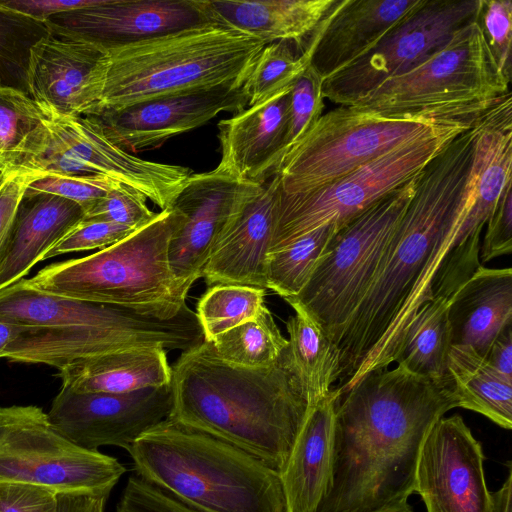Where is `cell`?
I'll list each match as a JSON object with an SVG mask.
<instances>
[{
	"instance_id": "obj_11",
	"label": "cell",
	"mask_w": 512,
	"mask_h": 512,
	"mask_svg": "<svg viewBox=\"0 0 512 512\" xmlns=\"http://www.w3.org/2000/svg\"><path fill=\"white\" fill-rule=\"evenodd\" d=\"M480 117L447 123L429 134L397 146L319 189L288 195L280 191L279 185L269 253L317 228L339 225L356 216L421 172L448 143Z\"/></svg>"
},
{
	"instance_id": "obj_24",
	"label": "cell",
	"mask_w": 512,
	"mask_h": 512,
	"mask_svg": "<svg viewBox=\"0 0 512 512\" xmlns=\"http://www.w3.org/2000/svg\"><path fill=\"white\" fill-rule=\"evenodd\" d=\"M476 199L458 231L453 251L471 258L480 251V236L501 195L512 183L511 93L488 110L482 118L476 140Z\"/></svg>"
},
{
	"instance_id": "obj_42",
	"label": "cell",
	"mask_w": 512,
	"mask_h": 512,
	"mask_svg": "<svg viewBox=\"0 0 512 512\" xmlns=\"http://www.w3.org/2000/svg\"><path fill=\"white\" fill-rule=\"evenodd\" d=\"M136 230L100 220H82L43 257V260L78 251L104 249L129 236Z\"/></svg>"
},
{
	"instance_id": "obj_22",
	"label": "cell",
	"mask_w": 512,
	"mask_h": 512,
	"mask_svg": "<svg viewBox=\"0 0 512 512\" xmlns=\"http://www.w3.org/2000/svg\"><path fill=\"white\" fill-rule=\"evenodd\" d=\"M425 0H336L304 45L323 81L350 64Z\"/></svg>"
},
{
	"instance_id": "obj_35",
	"label": "cell",
	"mask_w": 512,
	"mask_h": 512,
	"mask_svg": "<svg viewBox=\"0 0 512 512\" xmlns=\"http://www.w3.org/2000/svg\"><path fill=\"white\" fill-rule=\"evenodd\" d=\"M216 355L225 363L247 369L273 365L288 346L270 310L260 314L211 341Z\"/></svg>"
},
{
	"instance_id": "obj_14",
	"label": "cell",
	"mask_w": 512,
	"mask_h": 512,
	"mask_svg": "<svg viewBox=\"0 0 512 512\" xmlns=\"http://www.w3.org/2000/svg\"><path fill=\"white\" fill-rule=\"evenodd\" d=\"M480 0H425L359 58L321 83L323 98L352 105L440 50L474 21Z\"/></svg>"
},
{
	"instance_id": "obj_37",
	"label": "cell",
	"mask_w": 512,
	"mask_h": 512,
	"mask_svg": "<svg viewBox=\"0 0 512 512\" xmlns=\"http://www.w3.org/2000/svg\"><path fill=\"white\" fill-rule=\"evenodd\" d=\"M308 65L309 56L295 43L276 41L266 44L241 87L247 106L291 88Z\"/></svg>"
},
{
	"instance_id": "obj_45",
	"label": "cell",
	"mask_w": 512,
	"mask_h": 512,
	"mask_svg": "<svg viewBox=\"0 0 512 512\" xmlns=\"http://www.w3.org/2000/svg\"><path fill=\"white\" fill-rule=\"evenodd\" d=\"M0 512H58V494L22 483H0Z\"/></svg>"
},
{
	"instance_id": "obj_1",
	"label": "cell",
	"mask_w": 512,
	"mask_h": 512,
	"mask_svg": "<svg viewBox=\"0 0 512 512\" xmlns=\"http://www.w3.org/2000/svg\"><path fill=\"white\" fill-rule=\"evenodd\" d=\"M482 116L419 173L414 195L364 296L335 342L337 388L396 363L408 329L430 301L445 296L453 242L476 199L475 145Z\"/></svg>"
},
{
	"instance_id": "obj_38",
	"label": "cell",
	"mask_w": 512,
	"mask_h": 512,
	"mask_svg": "<svg viewBox=\"0 0 512 512\" xmlns=\"http://www.w3.org/2000/svg\"><path fill=\"white\" fill-rule=\"evenodd\" d=\"M117 183L119 182L101 175L40 172L28 184L24 197L40 194L59 196L77 203L85 213Z\"/></svg>"
},
{
	"instance_id": "obj_8",
	"label": "cell",
	"mask_w": 512,
	"mask_h": 512,
	"mask_svg": "<svg viewBox=\"0 0 512 512\" xmlns=\"http://www.w3.org/2000/svg\"><path fill=\"white\" fill-rule=\"evenodd\" d=\"M510 82L474 20L421 64L352 106L389 118H471L510 94Z\"/></svg>"
},
{
	"instance_id": "obj_40",
	"label": "cell",
	"mask_w": 512,
	"mask_h": 512,
	"mask_svg": "<svg viewBox=\"0 0 512 512\" xmlns=\"http://www.w3.org/2000/svg\"><path fill=\"white\" fill-rule=\"evenodd\" d=\"M321 83L316 72L308 65L293 84L290 91L285 153L323 114Z\"/></svg>"
},
{
	"instance_id": "obj_30",
	"label": "cell",
	"mask_w": 512,
	"mask_h": 512,
	"mask_svg": "<svg viewBox=\"0 0 512 512\" xmlns=\"http://www.w3.org/2000/svg\"><path fill=\"white\" fill-rule=\"evenodd\" d=\"M448 370L461 408L480 413L498 426L511 429V379L494 369L484 356L466 345L452 344Z\"/></svg>"
},
{
	"instance_id": "obj_4",
	"label": "cell",
	"mask_w": 512,
	"mask_h": 512,
	"mask_svg": "<svg viewBox=\"0 0 512 512\" xmlns=\"http://www.w3.org/2000/svg\"><path fill=\"white\" fill-rule=\"evenodd\" d=\"M0 321L20 327L1 358L61 368L136 347L186 351L204 341L187 304L171 319L130 307L67 298L18 282L0 290Z\"/></svg>"
},
{
	"instance_id": "obj_46",
	"label": "cell",
	"mask_w": 512,
	"mask_h": 512,
	"mask_svg": "<svg viewBox=\"0 0 512 512\" xmlns=\"http://www.w3.org/2000/svg\"><path fill=\"white\" fill-rule=\"evenodd\" d=\"M104 0H0V13L40 23L50 17L101 5Z\"/></svg>"
},
{
	"instance_id": "obj_12",
	"label": "cell",
	"mask_w": 512,
	"mask_h": 512,
	"mask_svg": "<svg viewBox=\"0 0 512 512\" xmlns=\"http://www.w3.org/2000/svg\"><path fill=\"white\" fill-rule=\"evenodd\" d=\"M125 472L118 459L70 441L42 408L0 406V483L109 496Z\"/></svg>"
},
{
	"instance_id": "obj_49",
	"label": "cell",
	"mask_w": 512,
	"mask_h": 512,
	"mask_svg": "<svg viewBox=\"0 0 512 512\" xmlns=\"http://www.w3.org/2000/svg\"><path fill=\"white\" fill-rule=\"evenodd\" d=\"M109 496L71 492L58 494V512H104Z\"/></svg>"
},
{
	"instance_id": "obj_16",
	"label": "cell",
	"mask_w": 512,
	"mask_h": 512,
	"mask_svg": "<svg viewBox=\"0 0 512 512\" xmlns=\"http://www.w3.org/2000/svg\"><path fill=\"white\" fill-rule=\"evenodd\" d=\"M481 443L458 414L440 418L418 459L414 492L427 512H495Z\"/></svg>"
},
{
	"instance_id": "obj_53",
	"label": "cell",
	"mask_w": 512,
	"mask_h": 512,
	"mask_svg": "<svg viewBox=\"0 0 512 512\" xmlns=\"http://www.w3.org/2000/svg\"><path fill=\"white\" fill-rule=\"evenodd\" d=\"M374 512H414L408 502Z\"/></svg>"
},
{
	"instance_id": "obj_27",
	"label": "cell",
	"mask_w": 512,
	"mask_h": 512,
	"mask_svg": "<svg viewBox=\"0 0 512 512\" xmlns=\"http://www.w3.org/2000/svg\"><path fill=\"white\" fill-rule=\"evenodd\" d=\"M83 216L80 205L59 196L24 197L0 266V290L23 279Z\"/></svg>"
},
{
	"instance_id": "obj_5",
	"label": "cell",
	"mask_w": 512,
	"mask_h": 512,
	"mask_svg": "<svg viewBox=\"0 0 512 512\" xmlns=\"http://www.w3.org/2000/svg\"><path fill=\"white\" fill-rule=\"evenodd\" d=\"M266 44L237 29L207 22L105 47L95 116L165 96L241 88Z\"/></svg>"
},
{
	"instance_id": "obj_28",
	"label": "cell",
	"mask_w": 512,
	"mask_h": 512,
	"mask_svg": "<svg viewBox=\"0 0 512 512\" xmlns=\"http://www.w3.org/2000/svg\"><path fill=\"white\" fill-rule=\"evenodd\" d=\"M452 344L486 356L492 343L512 326V270L481 266L449 307Z\"/></svg>"
},
{
	"instance_id": "obj_15",
	"label": "cell",
	"mask_w": 512,
	"mask_h": 512,
	"mask_svg": "<svg viewBox=\"0 0 512 512\" xmlns=\"http://www.w3.org/2000/svg\"><path fill=\"white\" fill-rule=\"evenodd\" d=\"M172 408L170 384L129 393H78L61 386L47 414L64 436L86 450L117 446L127 451L168 419Z\"/></svg>"
},
{
	"instance_id": "obj_52",
	"label": "cell",
	"mask_w": 512,
	"mask_h": 512,
	"mask_svg": "<svg viewBox=\"0 0 512 512\" xmlns=\"http://www.w3.org/2000/svg\"><path fill=\"white\" fill-rule=\"evenodd\" d=\"M18 170L0 158V190Z\"/></svg>"
},
{
	"instance_id": "obj_6",
	"label": "cell",
	"mask_w": 512,
	"mask_h": 512,
	"mask_svg": "<svg viewBox=\"0 0 512 512\" xmlns=\"http://www.w3.org/2000/svg\"><path fill=\"white\" fill-rule=\"evenodd\" d=\"M127 452L135 474L197 512H285L277 471L171 418L144 433Z\"/></svg>"
},
{
	"instance_id": "obj_44",
	"label": "cell",
	"mask_w": 512,
	"mask_h": 512,
	"mask_svg": "<svg viewBox=\"0 0 512 512\" xmlns=\"http://www.w3.org/2000/svg\"><path fill=\"white\" fill-rule=\"evenodd\" d=\"M512 183L505 188L500 200L487 222V229L480 245L481 265L493 258L512 251Z\"/></svg>"
},
{
	"instance_id": "obj_54",
	"label": "cell",
	"mask_w": 512,
	"mask_h": 512,
	"mask_svg": "<svg viewBox=\"0 0 512 512\" xmlns=\"http://www.w3.org/2000/svg\"><path fill=\"white\" fill-rule=\"evenodd\" d=\"M0 14H2V13H0ZM5 41H6L5 26H4L2 19L0 18V54L2 53V51L4 49Z\"/></svg>"
},
{
	"instance_id": "obj_18",
	"label": "cell",
	"mask_w": 512,
	"mask_h": 512,
	"mask_svg": "<svg viewBox=\"0 0 512 512\" xmlns=\"http://www.w3.org/2000/svg\"><path fill=\"white\" fill-rule=\"evenodd\" d=\"M246 107L242 88L217 87L165 96L96 117L107 136L134 155L157 149L167 140L206 124L221 112L235 114Z\"/></svg>"
},
{
	"instance_id": "obj_23",
	"label": "cell",
	"mask_w": 512,
	"mask_h": 512,
	"mask_svg": "<svg viewBox=\"0 0 512 512\" xmlns=\"http://www.w3.org/2000/svg\"><path fill=\"white\" fill-rule=\"evenodd\" d=\"M291 88L218 122L217 172L238 183H262L275 175L285 153Z\"/></svg>"
},
{
	"instance_id": "obj_7",
	"label": "cell",
	"mask_w": 512,
	"mask_h": 512,
	"mask_svg": "<svg viewBox=\"0 0 512 512\" xmlns=\"http://www.w3.org/2000/svg\"><path fill=\"white\" fill-rule=\"evenodd\" d=\"M184 221L174 207L160 211L121 241L82 258L52 263L22 281L41 292L171 319L187 298L169 264L171 240Z\"/></svg>"
},
{
	"instance_id": "obj_41",
	"label": "cell",
	"mask_w": 512,
	"mask_h": 512,
	"mask_svg": "<svg viewBox=\"0 0 512 512\" xmlns=\"http://www.w3.org/2000/svg\"><path fill=\"white\" fill-rule=\"evenodd\" d=\"M475 21L482 30L499 69L511 81L512 2L480 0Z\"/></svg>"
},
{
	"instance_id": "obj_50",
	"label": "cell",
	"mask_w": 512,
	"mask_h": 512,
	"mask_svg": "<svg viewBox=\"0 0 512 512\" xmlns=\"http://www.w3.org/2000/svg\"><path fill=\"white\" fill-rule=\"evenodd\" d=\"M511 492H512V464L508 462V476L501 488L492 493L495 512H512L511 510Z\"/></svg>"
},
{
	"instance_id": "obj_48",
	"label": "cell",
	"mask_w": 512,
	"mask_h": 512,
	"mask_svg": "<svg viewBox=\"0 0 512 512\" xmlns=\"http://www.w3.org/2000/svg\"><path fill=\"white\" fill-rule=\"evenodd\" d=\"M485 358L494 369L512 380V326L499 334Z\"/></svg>"
},
{
	"instance_id": "obj_2",
	"label": "cell",
	"mask_w": 512,
	"mask_h": 512,
	"mask_svg": "<svg viewBox=\"0 0 512 512\" xmlns=\"http://www.w3.org/2000/svg\"><path fill=\"white\" fill-rule=\"evenodd\" d=\"M460 407L452 378L397 364L365 374L337 400L330 482L317 512H374L414 493L423 444Z\"/></svg>"
},
{
	"instance_id": "obj_31",
	"label": "cell",
	"mask_w": 512,
	"mask_h": 512,
	"mask_svg": "<svg viewBox=\"0 0 512 512\" xmlns=\"http://www.w3.org/2000/svg\"><path fill=\"white\" fill-rule=\"evenodd\" d=\"M287 323L288 350L310 407L326 397L339 376V352L323 329L296 303Z\"/></svg>"
},
{
	"instance_id": "obj_21",
	"label": "cell",
	"mask_w": 512,
	"mask_h": 512,
	"mask_svg": "<svg viewBox=\"0 0 512 512\" xmlns=\"http://www.w3.org/2000/svg\"><path fill=\"white\" fill-rule=\"evenodd\" d=\"M241 184L215 169L192 174L172 206L185 221L171 240L169 264L179 288L187 295L202 277L234 211Z\"/></svg>"
},
{
	"instance_id": "obj_51",
	"label": "cell",
	"mask_w": 512,
	"mask_h": 512,
	"mask_svg": "<svg viewBox=\"0 0 512 512\" xmlns=\"http://www.w3.org/2000/svg\"><path fill=\"white\" fill-rule=\"evenodd\" d=\"M20 327L0 321V358L9 344L19 334Z\"/></svg>"
},
{
	"instance_id": "obj_13",
	"label": "cell",
	"mask_w": 512,
	"mask_h": 512,
	"mask_svg": "<svg viewBox=\"0 0 512 512\" xmlns=\"http://www.w3.org/2000/svg\"><path fill=\"white\" fill-rule=\"evenodd\" d=\"M48 116L46 144L24 170L105 176L137 190L161 211L172 208L193 174L188 167L144 160L125 151L94 115Z\"/></svg>"
},
{
	"instance_id": "obj_3",
	"label": "cell",
	"mask_w": 512,
	"mask_h": 512,
	"mask_svg": "<svg viewBox=\"0 0 512 512\" xmlns=\"http://www.w3.org/2000/svg\"><path fill=\"white\" fill-rule=\"evenodd\" d=\"M169 418L283 470L311 410L288 346L271 366L223 362L211 342L183 351L172 366Z\"/></svg>"
},
{
	"instance_id": "obj_20",
	"label": "cell",
	"mask_w": 512,
	"mask_h": 512,
	"mask_svg": "<svg viewBox=\"0 0 512 512\" xmlns=\"http://www.w3.org/2000/svg\"><path fill=\"white\" fill-rule=\"evenodd\" d=\"M209 22L200 0H104L50 17L47 33L104 47L124 45Z\"/></svg>"
},
{
	"instance_id": "obj_39",
	"label": "cell",
	"mask_w": 512,
	"mask_h": 512,
	"mask_svg": "<svg viewBox=\"0 0 512 512\" xmlns=\"http://www.w3.org/2000/svg\"><path fill=\"white\" fill-rule=\"evenodd\" d=\"M146 201L147 198L137 190L117 183L84 213L83 219L112 222L137 230L154 220L158 214L148 208Z\"/></svg>"
},
{
	"instance_id": "obj_36",
	"label": "cell",
	"mask_w": 512,
	"mask_h": 512,
	"mask_svg": "<svg viewBox=\"0 0 512 512\" xmlns=\"http://www.w3.org/2000/svg\"><path fill=\"white\" fill-rule=\"evenodd\" d=\"M265 290L234 284L211 286L197 304L196 314L204 340L211 342L218 335L255 319L265 306Z\"/></svg>"
},
{
	"instance_id": "obj_17",
	"label": "cell",
	"mask_w": 512,
	"mask_h": 512,
	"mask_svg": "<svg viewBox=\"0 0 512 512\" xmlns=\"http://www.w3.org/2000/svg\"><path fill=\"white\" fill-rule=\"evenodd\" d=\"M106 48L79 38L47 33L28 51L29 96L48 114L96 115Z\"/></svg>"
},
{
	"instance_id": "obj_34",
	"label": "cell",
	"mask_w": 512,
	"mask_h": 512,
	"mask_svg": "<svg viewBox=\"0 0 512 512\" xmlns=\"http://www.w3.org/2000/svg\"><path fill=\"white\" fill-rule=\"evenodd\" d=\"M340 225L317 228L269 253L265 267L266 288L283 299L297 296L309 282Z\"/></svg>"
},
{
	"instance_id": "obj_32",
	"label": "cell",
	"mask_w": 512,
	"mask_h": 512,
	"mask_svg": "<svg viewBox=\"0 0 512 512\" xmlns=\"http://www.w3.org/2000/svg\"><path fill=\"white\" fill-rule=\"evenodd\" d=\"M453 298L426 304L407 331L396 361L408 371L430 378H450L448 370L452 333L449 307Z\"/></svg>"
},
{
	"instance_id": "obj_43",
	"label": "cell",
	"mask_w": 512,
	"mask_h": 512,
	"mask_svg": "<svg viewBox=\"0 0 512 512\" xmlns=\"http://www.w3.org/2000/svg\"><path fill=\"white\" fill-rule=\"evenodd\" d=\"M116 512H197L137 474L129 476Z\"/></svg>"
},
{
	"instance_id": "obj_29",
	"label": "cell",
	"mask_w": 512,
	"mask_h": 512,
	"mask_svg": "<svg viewBox=\"0 0 512 512\" xmlns=\"http://www.w3.org/2000/svg\"><path fill=\"white\" fill-rule=\"evenodd\" d=\"M62 387L78 393H129L170 384L161 346L136 347L75 361L60 370Z\"/></svg>"
},
{
	"instance_id": "obj_10",
	"label": "cell",
	"mask_w": 512,
	"mask_h": 512,
	"mask_svg": "<svg viewBox=\"0 0 512 512\" xmlns=\"http://www.w3.org/2000/svg\"><path fill=\"white\" fill-rule=\"evenodd\" d=\"M478 117L389 118L338 105L322 114L284 154L275 171L280 191L293 195L319 189L447 123Z\"/></svg>"
},
{
	"instance_id": "obj_47",
	"label": "cell",
	"mask_w": 512,
	"mask_h": 512,
	"mask_svg": "<svg viewBox=\"0 0 512 512\" xmlns=\"http://www.w3.org/2000/svg\"><path fill=\"white\" fill-rule=\"evenodd\" d=\"M39 171L19 169L0 190V266L5 257L13 224L28 184Z\"/></svg>"
},
{
	"instance_id": "obj_33",
	"label": "cell",
	"mask_w": 512,
	"mask_h": 512,
	"mask_svg": "<svg viewBox=\"0 0 512 512\" xmlns=\"http://www.w3.org/2000/svg\"><path fill=\"white\" fill-rule=\"evenodd\" d=\"M48 113L23 91L0 84V158L17 169L48 139Z\"/></svg>"
},
{
	"instance_id": "obj_19",
	"label": "cell",
	"mask_w": 512,
	"mask_h": 512,
	"mask_svg": "<svg viewBox=\"0 0 512 512\" xmlns=\"http://www.w3.org/2000/svg\"><path fill=\"white\" fill-rule=\"evenodd\" d=\"M279 179L242 183L236 205L203 269L207 285L266 288L265 267L275 226Z\"/></svg>"
},
{
	"instance_id": "obj_26",
	"label": "cell",
	"mask_w": 512,
	"mask_h": 512,
	"mask_svg": "<svg viewBox=\"0 0 512 512\" xmlns=\"http://www.w3.org/2000/svg\"><path fill=\"white\" fill-rule=\"evenodd\" d=\"M336 0H200L209 22L237 29L267 44L304 45Z\"/></svg>"
},
{
	"instance_id": "obj_25",
	"label": "cell",
	"mask_w": 512,
	"mask_h": 512,
	"mask_svg": "<svg viewBox=\"0 0 512 512\" xmlns=\"http://www.w3.org/2000/svg\"><path fill=\"white\" fill-rule=\"evenodd\" d=\"M340 391L311 408L280 473L285 512H317L330 482L335 409Z\"/></svg>"
},
{
	"instance_id": "obj_9",
	"label": "cell",
	"mask_w": 512,
	"mask_h": 512,
	"mask_svg": "<svg viewBox=\"0 0 512 512\" xmlns=\"http://www.w3.org/2000/svg\"><path fill=\"white\" fill-rule=\"evenodd\" d=\"M419 173L342 223L304 289L284 299L302 307L334 345L374 277Z\"/></svg>"
}]
</instances>
